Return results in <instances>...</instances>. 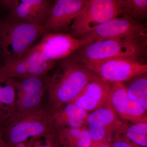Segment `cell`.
Segmentation results:
<instances>
[{
    "label": "cell",
    "mask_w": 147,
    "mask_h": 147,
    "mask_svg": "<svg viewBox=\"0 0 147 147\" xmlns=\"http://www.w3.org/2000/svg\"><path fill=\"white\" fill-rule=\"evenodd\" d=\"M97 75L69 58L62 60L50 77L47 106L53 113L71 102Z\"/></svg>",
    "instance_id": "cell-1"
},
{
    "label": "cell",
    "mask_w": 147,
    "mask_h": 147,
    "mask_svg": "<svg viewBox=\"0 0 147 147\" xmlns=\"http://www.w3.org/2000/svg\"><path fill=\"white\" fill-rule=\"evenodd\" d=\"M53 113L47 106L15 113L0 125V134L8 147L24 143L30 137L48 138L57 132Z\"/></svg>",
    "instance_id": "cell-2"
},
{
    "label": "cell",
    "mask_w": 147,
    "mask_h": 147,
    "mask_svg": "<svg viewBox=\"0 0 147 147\" xmlns=\"http://www.w3.org/2000/svg\"><path fill=\"white\" fill-rule=\"evenodd\" d=\"M47 30L42 25L9 16L0 20V50L5 62L24 56Z\"/></svg>",
    "instance_id": "cell-3"
},
{
    "label": "cell",
    "mask_w": 147,
    "mask_h": 147,
    "mask_svg": "<svg viewBox=\"0 0 147 147\" xmlns=\"http://www.w3.org/2000/svg\"><path fill=\"white\" fill-rule=\"evenodd\" d=\"M146 46L147 38H108L85 45L68 58L79 63L119 58L141 61Z\"/></svg>",
    "instance_id": "cell-4"
},
{
    "label": "cell",
    "mask_w": 147,
    "mask_h": 147,
    "mask_svg": "<svg viewBox=\"0 0 147 147\" xmlns=\"http://www.w3.org/2000/svg\"><path fill=\"white\" fill-rule=\"evenodd\" d=\"M80 64L98 77L111 83L128 82L147 71L146 64L127 58H115Z\"/></svg>",
    "instance_id": "cell-5"
},
{
    "label": "cell",
    "mask_w": 147,
    "mask_h": 147,
    "mask_svg": "<svg viewBox=\"0 0 147 147\" xmlns=\"http://www.w3.org/2000/svg\"><path fill=\"white\" fill-rule=\"evenodd\" d=\"M119 16L117 0H89L83 13L71 24L69 33L82 38L96 27Z\"/></svg>",
    "instance_id": "cell-6"
},
{
    "label": "cell",
    "mask_w": 147,
    "mask_h": 147,
    "mask_svg": "<svg viewBox=\"0 0 147 147\" xmlns=\"http://www.w3.org/2000/svg\"><path fill=\"white\" fill-rule=\"evenodd\" d=\"M11 80L16 91L15 113H26L43 106L42 98L47 92L50 81V77L47 74Z\"/></svg>",
    "instance_id": "cell-7"
},
{
    "label": "cell",
    "mask_w": 147,
    "mask_h": 147,
    "mask_svg": "<svg viewBox=\"0 0 147 147\" xmlns=\"http://www.w3.org/2000/svg\"><path fill=\"white\" fill-rule=\"evenodd\" d=\"M89 44L84 38H77L69 33L47 32L31 48L40 53L47 60L55 61L68 58Z\"/></svg>",
    "instance_id": "cell-8"
},
{
    "label": "cell",
    "mask_w": 147,
    "mask_h": 147,
    "mask_svg": "<svg viewBox=\"0 0 147 147\" xmlns=\"http://www.w3.org/2000/svg\"><path fill=\"white\" fill-rule=\"evenodd\" d=\"M147 34L146 29L141 22L131 16L122 15L98 26L82 38L90 44L108 38H147Z\"/></svg>",
    "instance_id": "cell-9"
},
{
    "label": "cell",
    "mask_w": 147,
    "mask_h": 147,
    "mask_svg": "<svg viewBox=\"0 0 147 147\" xmlns=\"http://www.w3.org/2000/svg\"><path fill=\"white\" fill-rule=\"evenodd\" d=\"M55 64V61L47 60L40 53L31 48L23 57L6 62L1 66L0 78L12 79L45 75Z\"/></svg>",
    "instance_id": "cell-10"
},
{
    "label": "cell",
    "mask_w": 147,
    "mask_h": 147,
    "mask_svg": "<svg viewBox=\"0 0 147 147\" xmlns=\"http://www.w3.org/2000/svg\"><path fill=\"white\" fill-rule=\"evenodd\" d=\"M89 0H56L42 24L49 32H63L86 7Z\"/></svg>",
    "instance_id": "cell-11"
},
{
    "label": "cell",
    "mask_w": 147,
    "mask_h": 147,
    "mask_svg": "<svg viewBox=\"0 0 147 147\" xmlns=\"http://www.w3.org/2000/svg\"><path fill=\"white\" fill-rule=\"evenodd\" d=\"M107 102L123 119L134 123L147 122V110L129 96L123 83L112 84Z\"/></svg>",
    "instance_id": "cell-12"
},
{
    "label": "cell",
    "mask_w": 147,
    "mask_h": 147,
    "mask_svg": "<svg viewBox=\"0 0 147 147\" xmlns=\"http://www.w3.org/2000/svg\"><path fill=\"white\" fill-rule=\"evenodd\" d=\"M112 84L97 76L70 102L87 112L97 110L107 102Z\"/></svg>",
    "instance_id": "cell-13"
},
{
    "label": "cell",
    "mask_w": 147,
    "mask_h": 147,
    "mask_svg": "<svg viewBox=\"0 0 147 147\" xmlns=\"http://www.w3.org/2000/svg\"><path fill=\"white\" fill-rule=\"evenodd\" d=\"M53 5L51 0H16L10 9L9 15L42 25Z\"/></svg>",
    "instance_id": "cell-14"
},
{
    "label": "cell",
    "mask_w": 147,
    "mask_h": 147,
    "mask_svg": "<svg viewBox=\"0 0 147 147\" xmlns=\"http://www.w3.org/2000/svg\"><path fill=\"white\" fill-rule=\"evenodd\" d=\"M57 130L64 128H79L87 125L88 112L69 102L53 112Z\"/></svg>",
    "instance_id": "cell-15"
},
{
    "label": "cell",
    "mask_w": 147,
    "mask_h": 147,
    "mask_svg": "<svg viewBox=\"0 0 147 147\" xmlns=\"http://www.w3.org/2000/svg\"><path fill=\"white\" fill-rule=\"evenodd\" d=\"M123 124L119 120L117 114L108 102L89 114L87 119V125L99 127L113 133L119 132Z\"/></svg>",
    "instance_id": "cell-16"
},
{
    "label": "cell",
    "mask_w": 147,
    "mask_h": 147,
    "mask_svg": "<svg viewBox=\"0 0 147 147\" xmlns=\"http://www.w3.org/2000/svg\"><path fill=\"white\" fill-rule=\"evenodd\" d=\"M16 91L10 79L0 78V125L15 113Z\"/></svg>",
    "instance_id": "cell-17"
},
{
    "label": "cell",
    "mask_w": 147,
    "mask_h": 147,
    "mask_svg": "<svg viewBox=\"0 0 147 147\" xmlns=\"http://www.w3.org/2000/svg\"><path fill=\"white\" fill-rule=\"evenodd\" d=\"M120 16L127 15L141 21L147 13V0H117Z\"/></svg>",
    "instance_id": "cell-18"
},
{
    "label": "cell",
    "mask_w": 147,
    "mask_h": 147,
    "mask_svg": "<svg viewBox=\"0 0 147 147\" xmlns=\"http://www.w3.org/2000/svg\"><path fill=\"white\" fill-rule=\"evenodd\" d=\"M129 81V86L127 87L129 95L147 110V73L135 76Z\"/></svg>",
    "instance_id": "cell-19"
},
{
    "label": "cell",
    "mask_w": 147,
    "mask_h": 147,
    "mask_svg": "<svg viewBox=\"0 0 147 147\" xmlns=\"http://www.w3.org/2000/svg\"><path fill=\"white\" fill-rule=\"evenodd\" d=\"M91 144L90 137L86 126L79 137L72 139L63 147H90Z\"/></svg>",
    "instance_id": "cell-20"
},
{
    "label": "cell",
    "mask_w": 147,
    "mask_h": 147,
    "mask_svg": "<svg viewBox=\"0 0 147 147\" xmlns=\"http://www.w3.org/2000/svg\"><path fill=\"white\" fill-rule=\"evenodd\" d=\"M119 133H123L125 138L139 146L147 147V135L130 132L124 129L121 130Z\"/></svg>",
    "instance_id": "cell-21"
},
{
    "label": "cell",
    "mask_w": 147,
    "mask_h": 147,
    "mask_svg": "<svg viewBox=\"0 0 147 147\" xmlns=\"http://www.w3.org/2000/svg\"><path fill=\"white\" fill-rule=\"evenodd\" d=\"M123 129L130 132L147 135V122L138 123L131 125L124 124L121 130Z\"/></svg>",
    "instance_id": "cell-22"
},
{
    "label": "cell",
    "mask_w": 147,
    "mask_h": 147,
    "mask_svg": "<svg viewBox=\"0 0 147 147\" xmlns=\"http://www.w3.org/2000/svg\"><path fill=\"white\" fill-rule=\"evenodd\" d=\"M111 147H139L138 145L131 143L129 140L124 136L123 138L115 137L114 141L111 142Z\"/></svg>",
    "instance_id": "cell-23"
},
{
    "label": "cell",
    "mask_w": 147,
    "mask_h": 147,
    "mask_svg": "<svg viewBox=\"0 0 147 147\" xmlns=\"http://www.w3.org/2000/svg\"><path fill=\"white\" fill-rule=\"evenodd\" d=\"M47 144L38 147H59L56 139V136L47 139Z\"/></svg>",
    "instance_id": "cell-24"
},
{
    "label": "cell",
    "mask_w": 147,
    "mask_h": 147,
    "mask_svg": "<svg viewBox=\"0 0 147 147\" xmlns=\"http://www.w3.org/2000/svg\"><path fill=\"white\" fill-rule=\"evenodd\" d=\"M16 0H0V3L6 8H11Z\"/></svg>",
    "instance_id": "cell-25"
},
{
    "label": "cell",
    "mask_w": 147,
    "mask_h": 147,
    "mask_svg": "<svg viewBox=\"0 0 147 147\" xmlns=\"http://www.w3.org/2000/svg\"><path fill=\"white\" fill-rule=\"evenodd\" d=\"M111 141H107L94 147H111Z\"/></svg>",
    "instance_id": "cell-26"
},
{
    "label": "cell",
    "mask_w": 147,
    "mask_h": 147,
    "mask_svg": "<svg viewBox=\"0 0 147 147\" xmlns=\"http://www.w3.org/2000/svg\"><path fill=\"white\" fill-rule=\"evenodd\" d=\"M0 147H8L7 145L4 142L0 134Z\"/></svg>",
    "instance_id": "cell-27"
},
{
    "label": "cell",
    "mask_w": 147,
    "mask_h": 147,
    "mask_svg": "<svg viewBox=\"0 0 147 147\" xmlns=\"http://www.w3.org/2000/svg\"></svg>",
    "instance_id": "cell-28"
}]
</instances>
